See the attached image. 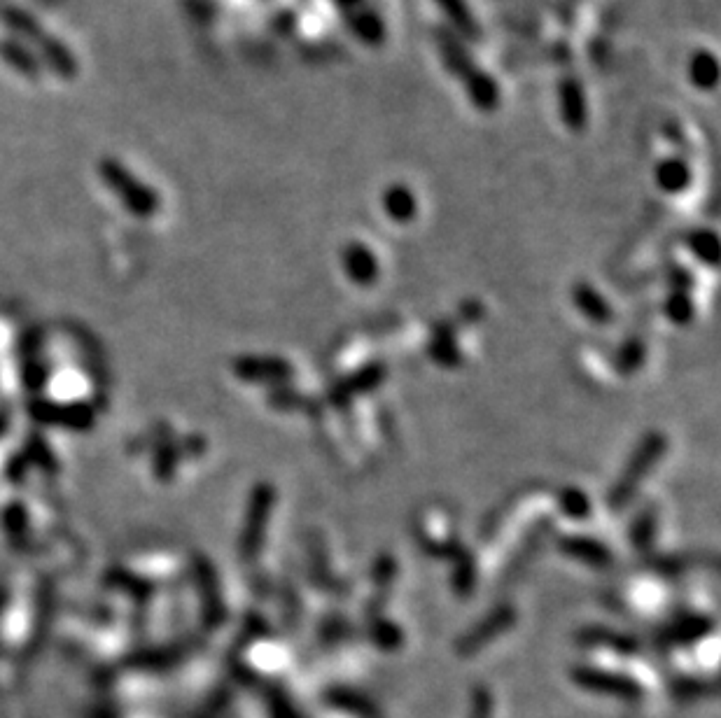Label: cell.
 I'll list each match as a JSON object with an SVG mask.
<instances>
[{"mask_svg":"<svg viewBox=\"0 0 721 718\" xmlns=\"http://www.w3.org/2000/svg\"><path fill=\"white\" fill-rule=\"evenodd\" d=\"M663 450V439L661 436H651V439H647L642 443V448L637 450L633 462H630V469H626V476H623V481L616 485V492H614V504H621L626 502V499L633 495L635 485L640 483V478L644 476V471L651 469V464H654L658 460V455H661Z\"/></svg>","mask_w":721,"mask_h":718,"instance_id":"1","label":"cell"},{"mask_svg":"<svg viewBox=\"0 0 721 718\" xmlns=\"http://www.w3.org/2000/svg\"><path fill=\"white\" fill-rule=\"evenodd\" d=\"M346 266L350 269V273H353V278L360 280V283H369V280L376 276L374 257H371L364 248H350V252L346 255Z\"/></svg>","mask_w":721,"mask_h":718,"instance_id":"2","label":"cell"},{"mask_svg":"<svg viewBox=\"0 0 721 718\" xmlns=\"http://www.w3.org/2000/svg\"><path fill=\"white\" fill-rule=\"evenodd\" d=\"M385 206H388L390 215L397 217V220H409L413 215V199L402 187L390 189L388 196H385Z\"/></svg>","mask_w":721,"mask_h":718,"instance_id":"3","label":"cell"},{"mask_svg":"<svg viewBox=\"0 0 721 718\" xmlns=\"http://www.w3.org/2000/svg\"><path fill=\"white\" fill-rule=\"evenodd\" d=\"M567 551H570L574 558H584V560H591V562H605L607 560V551L602 548L600 544H595V541H567Z\"/></svg>","mask_w":721,"mask_h":718,"instance_id":"4","label":"cell"},{"mask_svg":"<svg viewBox=\"0 0 721 718\" xmlns=\"http://www.w3.org/2000/svg\"><path fill=\"white\" fill-rule=\"evenodd\" d=\"M579 304H581V311H584L586 315H591V318L600 320V318H607V308L602 301L598 299V294H595L593 290L591 292H579L577 294Z\"/></svg>","mask_w":721,"mask_h":718,"instance_id":"5","label":"cell"},{"mask_svg":"<svg viewBox=\"0 0 721 718\" xmlns=\"http://www.w3.org/2000/svg\"><path fill=\"white\" fill-rule=\"evenodd\" d=\"M658 173H661V175H658L661 185L668 187V189H679L686 182V168H682V166L665 164V166H661V171H658Z\"/></svg>","mask_w":721,"mask_h":718,"instance_id":"6","label":"cell"},{"mask_svg":"<svg viewBox=\"0 0 721 718\" xmlns=\"http://www.w3.org/2000/svg\"><path fill=\"white\" fill-rule=\"evenodd\" d=\"M565 511L570 513L574 518H584L588 511V499L581 495L579 490H567V502H565Z\"/></svg>","mask_w":721,"mask_h":718,"instance_id":"7","label":"cell"}]
</instances>
